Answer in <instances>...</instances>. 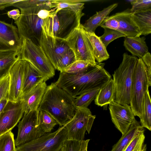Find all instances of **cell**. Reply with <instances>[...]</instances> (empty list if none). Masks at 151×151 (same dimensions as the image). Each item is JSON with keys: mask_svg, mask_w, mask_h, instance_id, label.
<instances>
[{"mask_svg": "<svg viewBox=\"0 0 151 151\" xmlns=\"http://www.w3.org/2000/svg\"><path fill=\"white\" fill-rule=\"evenodd\" d=\"M83 0H51L50 6L52 9L58 11L65 8H78L84 7V2Z\"/></svg>", "mask_w": 151, "mask_h": 151, "instance_id": "obj_29", "label": "cell"}, {"mask_svg": "<svg viewBox=\"0 0 151 151\" xmlns=\"http://www.w3.org/2000/svg\"><path fill=\"white\" fill-rule=\"evenodd\" d=\"M104 63H97L87 70L78 73L60 72L55 83L76 98L86 92L100 88L111 78L110 74L104 69Z\"/></svg>", "mask_w": 151, "mask_h": 151, "instance_id": "obj_1", "label": "cell"}, {"mask_svg": "<svg viewBox=\"0 0 151 151\" xmlns=\"http://www.w3.org/2000/svg\"><path fill=\"white\" fill-rule=\"evenodd\" d=\"M94 66L85 61H76L61 72L68 74L78 73L85 71Z\"/></svg>", "mask_w": 151, "mask_h": 151, "instance_id": "obj_35", "label": "cell"}, {"mask_svg": "<svg viewBox=\"0 0 151 151\" xmlns=\"http://www.w3.org/2000/svg\"><path fill=\"white\" fill-rule=\"evenodd\" d=\"M84 7L65 8L56 11L59 23L58 37L65 39L80 24L81 17L84 15L82 12Z\"/></svg>", "mask_w": 151, "mask_h": 151, "instance_id": "obj_11", "label": "cell"}, {"mask_svg": "<svg viewBox=\"0 0 151 151\" xmlns=\"http://www.w3.org/2000/svg\"><path fill=\"white\" fill-rule=\"evenodd\" d=\"M75 99L52 83L47 86L38 109L47 112L62 127L70 121L76 113L77 108L75 105Z\"/></svg>", "mask_w": 151, "mask_h": 151, "instance_id": "obj_2", "label": "cell"}, {"mask_svg": "<svg viewBox=\"0 0 151 151\" xmlns=\"http://www.w3.org/2000/svg\"><path fill=\"white\" fill-rule=\"evenodd\" d=\"M14 134L12 131L0 136V151H15Z\"/></svg>", "mask_w": 151, "mask_h": 151, "instance_id": "obj_33", "label": "cell"}, {"mask_svg": "<svg viewBox=\"0 0 151 151\" xmlns=\"http://www.w3.org/2000/svg\"><path fill=\"white\" fill-rule=\"evenodd\" d=\"M114 83L111 78L100 88L95 99V104L99 106H107L114 101Z\"/></svg>", "mask_w": 151, "mask_h": 151, "instance_id": "obj_26", "label": "cell"}, {"mask_svg": "<svg viewBox=\"0 0 151 151\" xmlns=\"http://www.w3.org/2000/svg\"><path fill=\"white\" fill-rule=\"evenodd\" d=\"M95 118L88 108H77L73 117L64 125L67 139L84 140L86 132L89 133Z\"/></svg>", "mask_w": 151, "mask_h": 151, "instance_id": "obj_9", "label": "cell"}, {"mask_svg": "<svg viewBox=\"0 0 151 151\" xmlns=\"http://www.w3.org/2000/svg\"><path fill=\"white\" fill-rule=\"evenodd\" d=\"M48 80L30 63L25 60L22 97L41 83Z\"/></svg>", "mask_w": 151, "mask_h": 151, "instance_id": "obj_17", "label": "cell"}, {"mask_svg": "<svg viewBox=\"0 0 151 151\" xmlns=\"http://www.w3.org/2000/svg\"><path fill=\"white\" fill-rule=\"evenodd\" d=\"M38 118L39 125L45 133H50L58 124L50 114L43 110H38Z\"/></svg>", "mask_w": 151, "mask_h": 151, "instance_id": "obj_28", "label": "cell"}, {"mask_svg": "<svg viewBox=\"0 0 151 151\" xmlns=\"http://www.w3.org/2000/svg\"><path fill=\"white\" fill-rule=\"evenodd\" d=\"M132 6L130 9L132 13H136L151 10V0H127Z\"/></svg>", "mask_w": 151, "mask_h": 151, "instance_id": "obj_36", "label": "cell"}, {"mask_svg": "<svg viewBox=\"0 0 151 151\" xmlns=\"http://www.w3.org/2000/svg\"><path fill=\"white\" fill-rule=\"evenodd\" d=\"M22 41L16 26L0 20V51L20 50Z\"/></svg>", "mask_w": 151, "mask_h": 151, "instance_id": "obj_16", "label": "cell"}, {"mask_svg": "<svg viewBox=\"0 0 151 151\" xmlns=\"http://www.w3.org/2000/svg\"><path fill=\"white\" fill-rule=\"evenodd\" d=\"M151 86L146 67L142 59L139 58L133 76L129 104L135 116L141 118L144 96Z\"/></svg>", "mask_w": 151, "mask_h": 151, "instance_id": "obj_5", "label": "cell"}, {"mask_svg": "<svg viewBox=\"0 0 151 151\" xmlns=\"http://www.w3.org/2000/svg\"><path fill=\"white\" fill-rule=\"evenodd\" d=\"M9 81V74L0 81V101L4 99L8 100Z\"/></svg>", "mask_w": 151, "mask_h": 151, "instance_id": "obj_39", "label": "cell"}, {"mask_svg": "<svg viewBox=\"0 0 151 151\" xmlns=\"http://www.w3.org/2000/svg\"><path fill=\"white\" fill-rule=\"evenodd\" d=\"M65 40L74 53L76 61H85L93 65L96 64L92 47L82 24L75 29Z\"/></svg>", "mask_w": 151, "mask_h": 151, "instance_id": "obj_8", "label": "cell"}, {"mask_svg": "<svg viewBox=\"0 0 151 151\" xmlns=\"http://www.w3.org/2000/svg\"><path fill=\"white\" fill-rule=\"evenodd\" d=\"M47 87L43 82L22 96L24 114L38 109Z\"/></svg>", "mask_w": 151, "mask_h": 151, "instance_id": "obj_18", "label": "cell"}, {"mask_svg": "<svg viewBox=\"0 0 151 151\" xmlns=\"http://www.w3.org/2000/svg\"><path fill=\"white\" fill-rule=\"evenodd\" d=\"M18 0H0V10L12 6L13 4Z\"/></svg>", "mask_w": 151, "mask_h": 151, "instance_id": "obj_43", "label": "cell"}, {"mask_svg": "<svg viewBox=\"0 0 151 151\" xmlns=\"http://www.w3.org/2000/svg\"><path fill=\"white\" fill-rule=\"evenodd\" d=\"M21 59L30 63L48 80L55 75V69L39 45L29 39L22 38Z\"/></svg>", "mask_w": 151, "mask_h": 151, "instance_id": "obj_6", "label": "cell"}, {"mask_svg": "<svg viewBox=\"0 0 151 151\" xmlns=\"http://www.w3.org/2000/svg\"><path fill=\"white\" fill-rule=\"evenodd\" d=\"M20 12L18 9H14L8 12L7 14L10 18L17 21L20 16Z\"/></svg>", "mask_w": 151, "mask_h": 151, "instance_id": "obj_42", "label": "cell"}, {"mask_svg": "<svg viewBox=\"0 0 151 151\" xmlns=\"http://www.w3.org/2000/svg\"><path fill=\"white\" fill-rule=\"evenodd\" d=\"M100 26L103 28H106L117 30L119 27V24L114 15L105 19Z\"/></svg>", "mask_w": 151, "mask_h": 151, "instance_id": "obj_40", "label": "cell"}, {"mask_svg": "<svg viewBox=\"0 0 151 151\" xmlns=\"http://www.w3.org/2000/svg\"><path fill=\"white\" fill-rule=\"evenodd\" d=\"M112 122L122 135L126 133L136 119L129 105H122L111 101L109 104Z\"/></svg>", "mask_w": 151, "mask_h": 151, "instance_id": "obj_12", "label": "cell"}, {"mask_svg": "<svg viewBox=\"0 0 151 151\" xmlns=\"http://www.w3.org/2000/svg\"><path fill=\"white\" fill-rule=\"evenodd\" d=\"M76 61L75 54L70 48L58 60L54 68L61 72Z\"/></svg>", "mask_w": 151, "mask_h": 151, "instance_id": "obj_32", "label": "cell"}, {"mask_svg": "<svg viewBox=\"0 0 151 151\" xmlns=\"http://www.w3.org/2000/svg\"><path fill=\"white\" fill-rule=\"evenodd\" d=\"M20 59V50L0 51V81L8 74L12 67Z\"/></svg>", "mask_w": 151, "mask_h": 151, "instance_id": "obj_22", "label": "cell"}, {"mask_svg": "<svg viewBox=\"0 0 151 151\" xmlns=\"http://www.w3.org/2000/svg\"><path fill=\"white\" fill-rule=\"evenodd\" d=\"M100 88L96 89L86 92L76 96L75 105L77 108H87L95 99Z\"/></svg>", "mask_w": 151, "mask_h": 151, "instance_id": "obj_30", "label": "cell"}, {"mask_svg": "<svg viewBox=\"0 0 151 151\" xmlns=\"http://www.w3.org/2000/svg\"><path fill=\"white\" fill-rule=\"evenodd\" d=\"M47 0H19L14 3L12 6L19 8L20 10L26 9L45 3Z\"/></svg>", "mask_w": 151, "mask_h": 151, "instance_id": "obj_38", "label": "cell"}, {"mask_svg": "<svg viewBox=\"0 0 151 151\" xmlns=\"http://www.w3.org/2000/svg\"><path fill=\"white\" fill-rule=\"evenodd\" d=\"M39 46L54 68L58 60L70 49L64 40L48 36L43 31Z\"/></svg>", "mask_w": 151, "mask_h": 151, "instance_id": "obj_14", "label": "cell"}, {"mask_svg": "<svg viewBox=\"0 0 151 151\" xmlns=\"http://www.w3.org/2000/svg\"><path fill=\"white\" fill-rule=\"evenodd\" d=\"M146 150H143L142 151H146Z\"/></svg>", "mask_w": 151, "mask_h": 151, "instance_id": "obj_46", "label": "cell"}, {"mask_svg": "<svg viewBox=\"0 0 151 151\" xmlns=\"http://www.w3.org/2000/svg\"><path fill=\"white\" fill-rule=\"evenodd\" d=\"M144 130L136 120L131 125L127 131L113 147L110 151H124L130 142L139 132Z\"/></svg>", "mask_w": 151, "mask_h": 151, "instance_id": "obj_25", "label": "cell"}, {"mask_svg": "<svg viewBox=\"0 0 151 151\" xmlns=\"http://www.w3.org/2000/svg\"><path fill=\"white\" fill-rule=\"evenodd\" d=\"M145 37H126L124 42L125 49L134 56L141 58L148 52V48L145 41Z\"/></svg>", "mask_w": 151, "mask_h": 151, "instance_id": "obj_20", "label": "cell"}, {"mask_svg": "<svg viewBox=\"0 0 151 151\" xmlns=\"http://www.w3.org/2000/svg\"><path fill=\"white\" fill-rule=\"evenodd\" d=\"M147 69L149 83L151 85V55L148 52L141 58Z\"/></svg>", "mask_w": 151, "mask_h": 151, "instance_id": "obj_41", "label": "cell"}, {"mask_svg": "<svg viewBox=\"0 0 151 151\" xmlns=\"http://www.w3.org/2000/svg\"><path fill=\"white\" fill-rule=\"evenodd\" d=\"M85 33L89 39L92 47L94 58L98 63L107 60L109 58L104 44L99 37L95 33L89 32L85 30Z\"/></svg>", "mask_w": 151, "mask_h": 151, "instance_id": "obj_23", "label": "cell"}, {"mask_svg": "<svg viewBox=\"0 0 151 151\" xmlns=\"http://www.w3.org/2000/svg\"><path fill=\"white\" fill-rule=\"evenodd\" d=\"M24 113L21 100L16 102L9 101L0 115V136L12 131Z\"/></svg>", "mask_w": 151, "mask_h": 151, "instance_id": "obj_13", "label": "cell"}, {"mask_svg": "<svg viewBox=\"0 0 151 151\" xmlns=\"http://www.w3.org/2000/svg\"><path fill=\"white\" fill-rule=\"evenodd\" d=\"M15 151H16V150H15Z\"/></svg>", "mask_w": 151, "mask_h": 151, "instance_id": "obj_47", "label": "cell"}, {"mask_svg": "<svg viewBox=\"0 0 151 151\" xmlns=\"http://www.w3.org/2000/svg\"><path fill=\"white\" fill-rule=\"evenodd\" d=\"M8 101V99H4L0 101V115Z\"/></svg>", "mask_w": 151, "mask_h": 151, "instance_id": "obj_44", "label": "cell"}, {"mask_svg": "<svg viewBox=\"0 0 151 151\" xmlns=\"http://www.w3.org/2000/svg\"><path fill=\"white\" fill-rule=\"evenodd\" d=\"M38 115V109L24 114L18 125L17 135L15 139L16 146L35 139L46 133L39 125Z\"/></svg>", "mask_w": 151, "mask_h": 151, "instance_id": "obj_10", "label": "cell"}, {"mask_svg": "<svg viewBox=\"0 0 151 151\" xmlns=\"http://www.w3.org/2000/svg\"><path fill=\"white\" fill-rule=\"evenodd\" d=\"M82 142L67 139L64 141L61 151H81Z\"/></svg>", "mask_w": 151, "mask_h": 151, "instance_id": "obj_37", "label": "cell"}, {"mask_svg": "<svg viewBox=\"0 0 151 151\" xmlns=\"http://www.w3.org/2000/svg\"><path fill=\"white\" fill-rule=\"evenodd\" d=\"M145 130L139 132L134 137L124 151H142L147 149L144 144L145 138Z\"/></svg>", "mask_w": 151, "mask_h": 151, "instance_id": "obj_31", "label": "cell"}, {"mask_svg": "<svg viewBox=\"0 0 151 151\" xmlns=\"http://www.w3.org/2000/svg\"><path fill=\"white\" fill-rule=\"evenodd\" d=\"M140 119L141 126L151 130V102L149 90L146 92L143 103L142 116Z\"/></svg>", "mask_w": 151, "mask_h": 151, "instance_id": "obj_27", "label": "cell"}, {"mask_svg": "<svg viewBox=\"0 0 151 151\" xmlns=\"http://www.w3.org/2000/svg\"><path fill=\"white\" fill-rule=\"evenodd\" d=\"M67 139L64 125L55 131L46 133L40 137L17 147L16 151H60Z\"/></svg>", "mask_w": 151, "mask_h": 151, "instance_id": "obj_7", "label": "cell"}, {"mask_svg": "<svg viewBox=\"0 0 151 151\" xmlns=\"http://www.w3.org/2000/svg\"><path fill=\"white\" fill-rule=\"evenodd\" d=\"M132 13L130 9H127L114 15L119 24L117 30L124 33L126 37H139L140 35L138 28L131 18Z\"/></svg>", "mask_w": 151, "mask_h": 151, "instance_id": "obj_19", "label": "cell"}, {"mask_svg": "<svg viewBox=\"0 0 151 151\" xmlns=\"http://www.w3.org/2000/svg\"><path fill=\"white\" fill-rule=\"evenodd\" d=\"M138 60L136 56L123 54L122 62L113 74L114 102L122 105L129 104L133 76Z\"/></svg>", "mask_w": 151, "mask_h": 151, "instance_id": "obj_4", "label": "cell"}, {"mask_svg": "<svg viewBox=\"0 0 151 151\" xmlns=\"http://www.w3.org/2000/svg\"><path fill=\"white\" fill-rule=\"evenodd\" d=\"M89 139L83 140L82 142L81 151H87V147Z\"/></svg>", "mask_w": 151, "mask_h": 151, "instance_id": "obj_45", "label": "cell"}, {"mask_svg": "<svg viewBox=\"0 0 151 151\" xmlns=\"http://www.w3.org/2000/svg\"><path fill=\"white\" fill-rule=\"evenodd\" d=\"M104 33L99 37L100 40L106 48L109 44L115 40L122 37H126L122 32L108 28H104Z\"/></svg>", "mask_w": 151, "mask_h": 151, "instance_id": "obj_34", "label": "cell"}, {"mask_svg": "<svg viewBox=\"0 0 151 151\" xmlns=\"http://www.w3.org/2000/svg\"><path fill=\"white\" fill-rule=\"evenodd\" d=\"M20 16L14 23L21 37L29 40L39 45L42 27L46 19L55 10L50 6V0L26 9L20 10Z\"/></svg>", "mask_w": 151, "mask_h": 151, "instance_id": "obj_3", "label": "cell"}, {"mask_svg": "<svg viewBox=\"0 0 151 151\" xmlns=\"http://www.w3.org/2000/svg\"><path fill=\"white\" fill-rule=\"evenodd\" d=\"M131 18L138 27L140 36L151 34V10L132 13Z\"/></svg>", "mask_w": 151, "mask_h": 151, "instance_id": "obj_24", "label": "cell"}, {"mask_svg": "<svg viewBox=\"0 0 151 151\" xmlns=\"http://www.w3.org/2000/svg\"><path fill=\"white\" fill-rule=\"evenodd\" d=\"M25 60L20 59L14 64L9 72V88L8 100L16 102L21 100Z\"/></svg>", "mask_w": 151, "mask_h": 151, "instance_id": "obj_15", "label": "cell"}, {"mask_svg": "<svg viewBox=\"0 0 151 151\" xmlns=\"http://www.w3.org/2000/svg\"><path fill=\"white\" fill-rule=\"evenodd\" d=\"M118 5L114 3L105 8L102 10L96 12V13L87 19L82 24L84 30L89 32L95 33L97 28L100 26L104 20L109 16L110 13Z\"/></svg>", "mask_w": 151, "mask_h": 151, "instance_id": "obj_21", "label": "cell"}]
</instances>
